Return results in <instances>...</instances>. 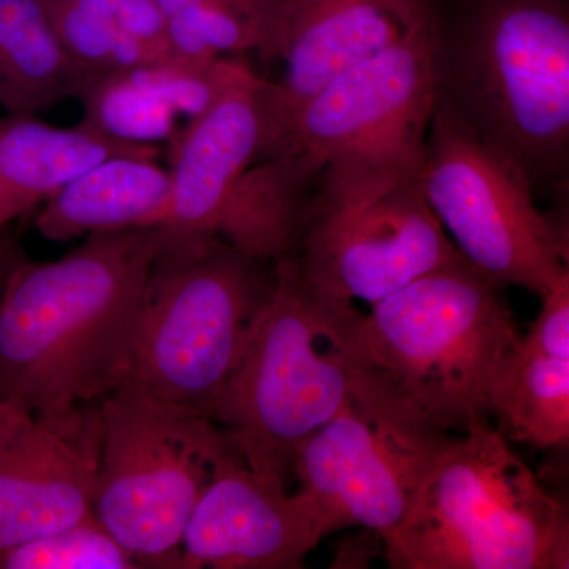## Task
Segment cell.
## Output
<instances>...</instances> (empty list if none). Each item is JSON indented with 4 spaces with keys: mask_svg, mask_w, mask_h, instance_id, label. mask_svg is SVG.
I'll return each instance as SVG.
<instances>
[{
    "mask_svg": "<svg viewBox=\"0 0 569 569\" xmlns=\"http://www.w3.org/2000/svg\"><path fill=\"white\" fill-rule=\"evenodd\" d=\"M164 231H99L61 260L10 272L0 298L2 399L43 417L126 383L142 290Z\"/></svg>",
    "mask_w": 569,
    "mask_h": 569,
    "instance_id": "6da1fadb",
    "label": "cell"
},
{
    "mask_svg": "<svg viewBox=\"0 0 569 569\" xmlns=\"http://www.w3.org/2000/svg\"><path fill=\"white\" fill-rule=\"evenodd\" d=\"M433 111L515 164L531 190L567 193L569 0L433 7Z\"/></svg>",
    "mask_w": 569,
    "mask_h": 569,
    "instance_id": "7a4b0ae2",
    "label": "cell"
},
{
    "mask_svg": "<svg viewBox=\"0 0 569 569\" xmlns=\"http://www.w3.org/2000/svg\"><path fill=\"white\" fill-rule=\"evenodd\" d=\"M277 287L211 419L247 466L288 485L302 443L350 395L361 356L356 326L361 310L317 293L298 254L276 261Z\"/></svg>",
    "mask_w": 569,
    "mask_h": 569,
    "instance_id": "3957f363",
    "label": "cell"
},
{
    "mask_svg": "<svg viewBox=\"0 0 569 569\" xmlns=\"http://www.w3.org/2000/svg\"><path fill=\"white\" fill-rule=\"evenodd\" d=\"M164 230L142 290L126 381L211 418L271 305L276 263L219 236Z\"/></svg>",
    "mask_w": 569,
    "mask_h": 569,
    "instance_id": "277c9868",
    "label": "cell"
},
{
    "mask_svg": "<svg viewBox=\"0 0 569 569\" xmlns=\"http://www.w3.org/2000/svg\"><path fill=\"white\" fill-rule=\"evenodd\" d=\"M392 569H568L567 507L490 421L455 438L388 538Z\"/></svg>",
    "mask_w": 569,
    "mask_h": 569,
    "instance_id": "5b68a950",
    "label": "cell"
},
{
    "mask_svg": "<svg viewBox=\"0 0 569 569\" xmlns=\"http://www.w3.org/2000/svg\"><path fill=\"white\" fill-rule=\"evenodd\" d=\"M518 339L501 288L466 258L381 299L356 326L362 362L448 432L490 421V381Z\"/></svg>",
    "mask_w": 569,
    "mask_h": 569,
    "instance_id": "8992f818",
    "label": "cell"
},
{
    "mask_svg": "<svg viewBox=\"0 0 569 569\" xmlns=\"http://www.w3.org/2000/svg\"><path fill=\"white\" fill-rule=\"evenodd\" d=\"M92 511L141 568H181L183 531L236 447L211 418L126 381L100 403Z\"/></svg>",
    "mask_w": 569,
    "mask_h": 569,
    "instance_id": "52a82bcc",
    "label": "cell"
},
{
    "mask_svg": "<svg viewBox=\"0 0 569 569\" xmlns=\"http://www.w3.org/2000/svg\"><path fill=\"white\" fill-rule=\"evenodd\" d=\"M452 441L391 378L362 362L336 417L299 448L295 496L321 539L348 529L388 538L410 515Z\"/></svg>",
    "mask_w": 569,
    "mask_h": 569,
    "instance_id": "ba28073f",
    "label": "cell"
},
{
    "mask_svg": "<svg viewBox=\"0 0 569 569\" xmlns=\"http://www.w3.org/2000/svg\"><path fill=\"white\" fill-rule=\"evenodd\" d=\"M430 22L328 82L264 157H284L316 187L419 174L433 116Z\"/></svg>",
    "mask_w": 569,
    "mask_h": 569,
    "instance_id": "9c48e42d",
    "label": "cell"
},
{
    "mask_svg": "<svg viewBox=\"0 0 569 569\" xmlns=\"http://www.w3.org/2000/svg\"><path fill=\"white\" fill-rule=\"evenodd\" d=\"M419 186L460 254L498 288L545 298L569 280L568 231L535 204L518 168L433 111Z\"/></svg>",
    "mask_w": 569,
    "mask_h": 569,
    "instance_id": "30bf717a",
    "label": "cell"
},
{
    "mask_svg": "<svg viewBox=\"0 0 569 569\" xmlns=\"http://www.w3.org/2000/svg\"><path fill=\"white\" fill-rule=\"evenodd\" d=\"M295 253L317 293L355 309L463 258L427 203L419 174L317 189Z\"/></svg>",
    "mask_w": 569,
    "mask_h": 569,
    "instance_id": "8fae6325",
    "label": "cell"
},
{
    "mask_svg": "<svg viewBox=\"0 0 569 569\" xmlns=\"http://www.w3.org/2000/svg\"><path fill=\"white\" fill-rule=\"evenodd\" d=\"M100 407L32 417L0 445V553L92 515Z\"/></svg>",
    "mask_w": 569,
    "mask_h": 569,
    "instance_id": "7c38bea8",
    "label": "cell"
},
{
    "mask_svg": "<svg viewBox=\"0 0 569 569\" xmlns=\"http://www.w3.org/2000/svg\"><path fill=\"white\" fill-rule=\"evenodd\" d=\"M320 541L295 492L253 471L234 449L187 522L181 569H298Z\"/></svg>",
    "mask_w": 569,
    "mask_h": 569,
    "instance_id": "4fadbf2b",
    "label": "cell"
},
{
    "mask_svg": "<svg viewBox=\"0 0 569 569\" xmlns=\"http://www.w3.org/2000/svg\"><path fill=\"white\" fill-rule=\"evenodd\" d=\"M274 142L269 81L246 62L230 84L183 133L171 174L163 227L217 236L236 183Z\"/></svg>",
    "mask_w": 569,
    "mask_h": 569,
    "instance_id": "5bb4252c",
    "label": "cell"
},
{
    "mask_svg": "<svg viewBox=\"0 0 569 569\" xmlns=\"http://www.w3.org/2000/svg\"><path fill=\"white\" fill-rule=\"evenodd\" d=\"M433 7L436 0H288L287 67L282 81H269L274 142L310 97L426 26Z\"/></svg>",
    "mask_w": 569,
    "mask_h": 569,
    "instance_id": "9a60e30c",
    "label": "cell"
},
{
    "mask_svg": "<svg viewBox=\"0 0 569 569\" xmlns=\"http://www.w3.org/2000/svg\"><path fill=\"white\" fill-rule=\"evenodd\" d=\"M156 144L132 142L80 126L59 129L29 112L0 121V203L10 220L114 157L153 160Z\"/></svg>",
    "mask_w": 569,
    "mask_h": 569,
    "instance_id": "2e32d148",
    "label": "cell"
},
{
    "mask_svg": "<svg viewBox=\"0 0 569 569\" xmlns=\"http://www.w3.org/2000/svg\"><path fill=\"white\" fill-rule=\"evenodd\" d=\"M171 198V174L137 157L96 164L47 198L36 224L51 241L99 231L162 224Z\"/></svg>",
    "mask_w": 569,
    "mask_h": 569,
    "instance_id": "e0dca14e",
    "label": "cell"
},
{
    "mask_svg": "<svg viewBox=\"0 0 569 569\" xmlns=\"http://www.w3.org/2000/svg\"><path fill=\"white\" fill-rule=\"evenodd\" d=\"M91 82L63 50L41 0H0V107L33 114L80 99Z\"/></svg>",
    "mask_w": 569,
    "mask_h": 569,
    "instance_id": "ac0fdd59",
    "label": "cell"
},
{
    "mask_svg": "<svg viewBox=\"0 0 569 569\" xmlns=\"http://www.w3.org/2000/svg\"><path fill=\"white\" fill-rule=\"evenodd\" d=\"M488 415L507 440L539 449L569 441V358L516 340L489 385Z\"/></svg>",
    "mask_w": 569,
    "mask_h": 569,
    "instance_id": "d6986e66",
    "label": "cell"
},
{
    "mask_svg": "<svg viewBox=\"0 0 569 569\" xmlns=\"http://www.w3.org/2000/svg\"><path fill=\"white\" fill-rule=\"evenodd\" d=\"M312 200L313 190L282 157H264L236 183L217 236L249 257L276 263L298 249Z\"/></svg>",
    "mask_w": 569,
    "mask_h": 569,
    "instance_id": "ffe728a7",
    "label": "cell"
},
{
    "mask_svg": "<svg viewBox=\"0 0 569 569\" xmlns=\"http://www.w3.org/2000/svg\"><path fill=\"white\" fill-rule=\"evenodd\" d=\"M167 33L174 58L186 61L250 51L283 59L288 0H208L168 18Z\"/></svg>",
    "mask_w": 569,
    "mask_h": 569,
    "instance_id": "44dd1931",
    "label": "cell"
},
{
    "mask_svg": "<svg viewBox=\"0 0 569 569\" xmlns=\"http://www.w3.org/2000/svg\"><path fill=\"white\" fill-rule=\"evenodd\" d=\"M56 36L92 82L114 71L174 58L146 43L74 0H41Z\"/></svg>",
    "mask_w": 569,
    "mask_h": 569,
    "instance_id": "7402d4cb",
    "label": "cell"
},
{
    "mask_svg": "<svg viewBox=\"0 0 569 569\" xmlns=\"http://www.w3.org/2000/svg\"><path fill=\"white\" fill-rule=\"evenodd\" d=\"M80 100L84 104L82 126L126 141L153 144L164 140L173 133L178 118V112L133 69L91 82Z\"/></svg>",
    "mask_w": 569,
    "mask_h": 569,
    "instance_id": "603a6c76",
    "label": "cell"
},
{
    "mask_svg": "<svg viewBox=\"0 0 569 569\" xmlns=\"http://www.w3.org/2000/svg\"><path fill=\"white\" fill-rule=\"evenodd\" d=\"M96 515L77 526L0 553V569H138Z\"/></svg>",
    "mask_w": 569,
    "mask_h": 569,
    "instance_id": "cb8c5ba5",
    "label": "cell"
},
{
    "mask_svg": "<svg viewBox=\"0 0 569 569\" xmlns=\"http://www.w3.org/2000/svg\"><path fill=\"white\" fill-rule=\"evenodd\" d=\"M74 2L100 14L123 32L174 56L168 41V18L152 0H74Z\"/></svg>",
    "mask_w": 569,
    "mask_h": 569,
    "instance_id": "d4e9b609",
    "label": "cell"
},
{
    "mask_svg": "<svg viewBox=\"0 0 569 569\" xmlns=\"http://www.w3.org/2000/svg\"><path fill=\"white\" fill-rule=\"evenodd\" d=\"M520 340L542 353L569 358V280L542 298L537 321Z\"/></svg>",
    "mask_w": 569,
    "mask_h": 569,
    "instance_id": "484cf974",
    "label": "cell"
},
{
    "mask_svg": "<svg viewBox=\"0 0 569 569\" xmlns=\"http://www.w3.org/2000/svg\"><path fill=\"white\" fill-rule=\"evenodd\" d=\"M383 550V538L377 531L359 529V535L339 542L331 568H367Z\"/></svg>",
    "mask_w": 569,
    "mask_h": 569,
    "instance_id": "4316f807",
    "label": "cell"
},
{
    "mask_svg": "<svg viewBox=\"0 0 569 569\" xmlns=\"http://www.w3.org/2000/svg\"><path fill=\"white\" fill-rule=\"evenodd\" d=\"M31 418L32 415L24 408L0 397V445L9 440Z\"/></svg>",
    "mask_w": 569,
    "mask_h": 569,
    "instance_id": "83f0119b",
    "label": "cell"
},
{
    "mask_svg": "<svg viewBox=\"0 0 569 569\" xmlns=\"http://www.w3.org/2000/svg\"><path fill=\"white\" fill-rule=\"evenodd\" d=\"M164 17L170 18L179 11L189 9V7L198 6V3L208 2V0H152Z\"/></svg>",
    "mask_w": 569,
    "mask_h": 569,
    "instance_id": "f1b7e54d",
    "label": "cell"
},
{
    "mask_svg": "<svg viewBox=\"0 0 569 569\" xmlns=\"http://www.w3.org/2000/svg\"><path fill=\"white\" fill-rule=\"evenodd\" d=\"M10 222V217L7 216L6 209H3L2 203H0V228L3 227V224Z\"/></svg>",
    "mask_w": 569,
    "mask_h": 569,
    "instance_id": "f546056e",
    "label": "cell"
}]
</instances>
